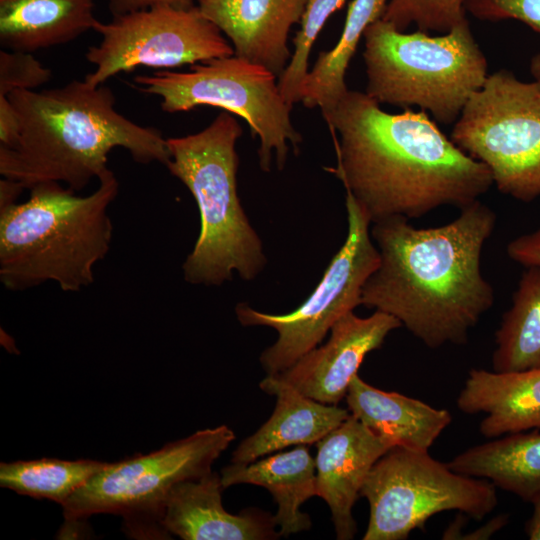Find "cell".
<instances>
[{"label": "cell", "instance_id": "6da1fadb", "mask_svg": "<svg viewBox=\"0 0 540 540\" xmlns=\"http://www.w3.org/2000/svg\"><path fill=\"white\" fill-rule=\"evenodd\" d=\"M322 115L334 137L332 171L372 224L443 206L460 210L493 185L489 169L423 110L388 113L365 92L348 89Z\"/></svg>", "mask_w": 540, "mask_h": 540}, {"label": "cell", "instance_id": "7a4b0ae2", "mask_svg": "<svg viewBox=\"0 0 540 540\" xmlns=\"http://www.w3.org/2000/svg\"><path fill=\"white\" fill-rule=\"evenodd\" d=\"M372 225L380 262L361 305L393 316L429 348L465 344L495 300L481 270L495 212L477 200L437 227L417 228L404 217Z\"/></svg>", "mask_w": 540, "mask_h": 540}, {"label": "cell", "instance_id": "3957f363", "mask_svg": "<svg viewBox=\"0 0 540 540\" xmlns=\"http://www.w3.org/2000/svg\"><path fill=\"white\" fill-rule=\"evenodd\" d=\"M21 131L16 145L0 147V174L31 189L43 182L65 183L80 191L108 169V155L126 149L141 164L170 160L166 139L115 109L106 85L73 80L62 87L15 90L8 95Z\"/></svg>", "mask_w": 540, "mask_h": 540}, {"label": "cell", "instance_id": "277c9868", "mask_svg": "<svg viewBox=\"0 0 540 540\" xmlns=\"http://www.w3.org/2000/svg\"><path fill=\"white\" fill-rule=\"evenodd\" d=\"M99 185L79 196L59 182H43L30 197L0 209V281L20 291L47 281L77 292L95 280L94 269L108 254L113 226L108 214L119 191L109 168Z\"/></svg>", "mask_w": 540, "mask_h": 540}, {"label": "cell", "instance_id": "5b68a950", "mask_svg": "<svg viewBox=\"0 0 540 540\" xmlns=\"http://www.w3.org/2000/svg\"><path fill=\"white\" fill-rule=\"evenodd\" d=\"M242 133L237 119L222 111L203 130L166 139V167L191 192L200 214L199 236L182 266L191 284L219 286L234 272L253 280L266 264L237 191L236 143Z\"/></svg>", "mask_w": 540, "mask_h": 540}, {"label": "cell", "instance_id": "8992f818", "mask_svg": "<svg viewBox=\"0 0 540 540\" xmlns=\"http://www.w3.org/2000/svg\"><path fill=\"white\" fill-rule=\"evenodd\" d=\"M363 38L365 93L379 104L418 107L441 124L455 123L489 75L467 19L436 36L379 19Z\"/></svg>", "mask_w": 540, "mask_h": 540}, {"label": "cell", "instance_id": "52a82bcc", "mask_svg": "<svg viewBox=\"0 0 540 540\" xmlns=\"http://www.w3.org/2000/svg\"><path fill=\"white\" fill-rule=\"evenodd\" d=\"M234 439L233 430L220 425L148 454L108 463L62 506L65 527L92 515L115 514L122 516L125 531L134 538H169L162 520L172 488L212 471V464Z\"/></svg>", "mask_w": 540, "mask_h": 540}, {"label": "cell", "instance_id": "ba28073f", "mask_svg": "<svg viewBox=\"0 0 540 540\" xmlns=\"http://www.w3.org/2000/svg\"><path fill=\"white\" fill-rule=\"evenodd\" d=\"M134 81L141 91L159 96L165 112L209 105L243 118L259 138L264 172L271 171L273 158L282 169L290 147L299 150L302 136L291 121L292 107L280 92L278 76L263 65L233 54L191 65L186 72L160 70Z\"/></svg>", "mask_w": 540, "mask_h": 540}, {"label": "cell", "instance_id": "9c48e42d", "mask_svg": "<svg viewBox=\"0 0 540 540\" xmlns=\"http://www.w3.org/2000/svg\"><path fill=\"white\" fill-rule=\"evenodd\" d=\"M450 138L489 169L502 194L522 202L540 197V79L522 81L504 69L489 74Z\"/></svg>", "mask_w": 540, "mask_h": 540}, {"label": "cell", "instance_id": "30bf717a", "mask_svg": "<svg viewBox=\"0 0 540 540\" xmlns=\"http://www.w3.org/2000/svg\"><path fill=\"white\" fill-rule=\"evenodd\" d=\"M360 496L369 503L363 540H404L430 517L458 511L480 521L497 504L488 480L453 471L427 450L391 447L370 470Z\"/></svg>", "mask_w": 540, "mask_h": 540}, {"label": "cell", "instance_id": "8fae6325", "mask_svg": "<svg viewBox=\"0 0 540 540\" xmlns=\"http://www.w3.org/2000/svg\"><path fill=\"white\" fill-rule=\"evenodd\" d=\"M348 232L344 244L330 261L319 284L294 311L287 314L259 312L246 303L235 308L243 326H266L278 333L274 344L260 355L267 375H276L317 347L332 326L361 305L363 287L377 269L380 255L368 216L346 192Z\"/></svg>", "mask_w": 540, "mask_h": 540}, {"label": "cell", "instance_id": "7c38bea8", "mask_svg": "<svg viewBox=\"0 0 540 540\" xmlns=\"http://www.w3.org/2000/svg\"><path fill=\"white\" fill-rule=\"evenodd\" d=\"M93 30L101 41L85 54L95 69L83 79L93 87L138 66L170 70L234 54L231 43L198 5L156 6L113 16L108 23L97 20Z\"/></svg>", "mask_w": 540, "mask_h": 540}, {"label": "cell", "instance_id": "4fadbf2b", "mask_svg": "<svg viewBox=\"0 0 540 540\" xmlns=\"http://www.w3.org/2000/svg\"><path fill=\"white\" fill-rule=\"evenodd\" d=\"M402 327L393 316L375 311L359 317L353 311L331 328L328 341L274 375L318 402L337 405L368 353L382 346L388 334Z\"/></svg>", "mask_w": 540, "mask_h": 540}, {"label": "cell", "instance_id": "5bb4252c", "mask_svg": "<svg viewBox=\"0 0 540 540\" xmlns=\"http://www.w3.org/2000/svg\"><path fill=\"white\" fill-rule=\"evenodd\" d=\"M316 444V496L330 509L336 538L351 540L357 531L353 506L370 470L391 446L351 414Z\"/></svg>", "mask_w": 540, "mask_h": 540}, {"label": "cell", "instance_id": "9a60e30c", "mask_svg": "<svg viewBox=\"0 0 540 540\" xmlns=\"http://www.w3.org/2000/svg\"><path fill=\"white\" fill-rule=\"evenodd\" d=\"M220 474L210 471L176 484L169 493L162 524L183 540H272L280 537L273 514L249 508L231 514L222 504Z\"/></svg>", "mask_w": 540, "mask_h": 540}, {"label": "cell", "instance_id": "2e32d148", "mask_svg": "<svg viewBox=\"0 0 540 540\" xmlns=\"http://www.w3.org/2000/svg\"><path fill=\"white\" fill-rule=\"evenodd\" d=\"M307 0H198L202 14L229 39L236 56L265 66L278 78L292 53L288 35Z\"/></svg>", "mask_w": 540, "mask_h": 540}, {"label": "cell", "instance_id": "e0dca14e", "mask_svg": "<svg viewBox=\"0 0 540 540\" xmlns=\"http://www.w3.org/2000/svg\"><path fill=\"white\" fill-rule=\"evenodd\" d=\"M259 387L276 398L274 411L240 442L231 463L246 464L283 448L317 443L350 416L348 409L309 398L274 375H267Z\"/></svg>", "mask_w": 540, "mask_h": 540}, {"label": "cell", "instance_id": "ac0fdd59", "mask_svg": "<svg viewBox=\"0 0 540 540\" xmlns=\"http://www.w3.org/2000/svg\"><path fill=\"white\" fill-rule=\"evenodd\" d=\"M457 407L466 414H485L479 432L488 439L540 429V368L511 372L471 369Z\"/></svg>", "mask_w": 540, "mask_h": 540}, {"label": "cell", "instance_id": "d6986e66", "mask_svg": "<svg viewBox=\"0 0 540 540\" xmlns=\"http://www.w3.org/2000/svg\"><path fill=\"white\" fill-rule=\"evenodd\" d=\"M345 399L350 414L391 447L428 451L452 421L446 409L378 389L359 375L352 379Z\"/></svg>", "mask_w": 540, "mask_h": 540}, {"label": "cell", "instance_id": "ffe728a7", "mask_svg": "<svg viewBox=\"0 0 540 540\" xmlns=\"http://www.w3.org/2000/svg\"><path fill=\"white\" fill-rule=\"evenodd\" d=\"M224 489L253 484L267 489L277 505L275 521L280 536L287 537L311 528L310 516L301 506L316 496L315 460L306 445L246 464L231 463L220 472Z\"/></svg>", "mask_w": 540, "mask_h": 540}, {"label": "cell", "instance_id": "44dd1931", "mask_svg": "<svg viewBox=\"0 0 540 540\" xmlns=\"http://www.w3.org/2000/svg\"><path fill=\"white\" fill-rule=\"evenodd\" d=\"M96 21L94 0H0V44L32 53L69 43Z\"/></svg>", "mask_w": 540, "mask_h": 540}, {"label": "cell", "instance_id": "7402d4cb", "mask_svg": "<svg viewBox=\"0 0 540 540\" xmlns=\"http://www.w3.org/2000/svg\"><path fill=\"white\" fill-rule=\"evenodd\" d=\"M447 464L531 503L540 494V432L507 434L470 447Z\"/></svg>", "mask_w": 540, "mask_h": 540}, {"label": "cell", "instance_id": "603a6c76", "mask_svg": "<svg viewBox=\"0 0 540 540\" xmlns=\"http://www.w3.org/2000/svg\"><path fill=\"white\" fill-rule=\"evenodd\" d=\"M389 0H353L336 45L319 53L302 84L301 102L321 112L331 110L348 90L346 71L365 30L382 18Z\"/></svg>", "mask_w": 540, "mask_h": 540}, {"label": "cell", "instance_id": "cb8c5ba5", "mask_svg": "<svg viewBox=\"0 0 540 540\" xmlns=\"http://www.w3.org/2000/svg\"><path fill=\"white\" fill-rule=\"evenodd\" d=\"M496 372L540 368V266L526 267L495 333Z\"/></svg>", "mask_w": 540, "mask_h": 540}, {"label": "cell", "instance_id": "d4e9b609", "mask_svg": "<svg viewBox=\"0 0 540 540\" xmlns=\"http://www.w3.org/2000/svg\"><path fill=\"white\" fill-rule=\"evenodd\" d=\"M108 463L91 459L41 458L0 464V486L63 506L70 496Z\"/></svg>", "mask_w": 540, "mask_h": 540}, {"label": "cell", "instance_id": "484cf974", "mask_svg": "<svg viewBox=\"0 0 540 540\" xmlns=\"http://www.w3.org/2000/svg\"><path fill=\"white\" fill-rule=\"evenodd\" d=\"M345 0H307L300 29L293 39L294 50L283 73L278 78L280 92L293 107L301 102L302 84L308 73V60L320 31L328 18L339 10Z\"/></svg>", "mask_w": 540, "mask_h": 540}, {"label": "cell", "instance_id": "4316f807", "mask_svg": "<svg viewBox=\"0 0 540 540\" xmlns=\"http://www.w3.org/2000/svg\"><path fill=\"white\" fill-rule=\"evenodd\" d=\"M466 0H389L381 19L398 30L415 25L424 32L446 33L466 20Z\"/></svg>", "mask_w": 540, "mask_h": 540}, {"label": "cell", "instance_id": "83f0119b", "mask_svg": "<svg viewBox=\"0 0 540 540\" xmlns=\"http://www.w3.org/2000/svg\"><path fill=\"white\" fill-rule=\"evenodd\" d=\"M51 78L52 71L32 53L0 51V96H8L15 90H33Z\"/></svg>", "mask_w": 540, "mask_h": 540}, {"label": "cell", "instance_id": "f1b7e54d", "mask_svg": "<svg viewBox=\"0 0 540 540\" xmlns=\"http://www.w3.org/2000/svg\"><path fill=\"white\" fill-rule=\"evenodd\" d=\"M465 11L482 21L517 20L540 34V0H466Z\"/></svg>", "mask_w": 540, "mask_h": 540}, {"label": "cell", "instance_id": "f546056e", "mask_svg": "<svg viewBox=\"0 0 540 540\" xmlns=\"http://www.w3.org/2000/svg\"><path fill=\"white\" fill-rule=\"evenodd\" d=\"M507 255L525 267L540 266V228L513 239L507 245Z\"/></svg>", "mask_w": 540, "mask_h": 540}, {"label": "cell", "instance_id": "4dcf8cb0", "mask_svg": "<svg viewBox=\"0 0 540 540\" xmlns=\"http://www.w3.org/2000/svg\"><path fill=\"white\" fill-rule=\"evenodd\" d=\"M21 124L8 96H0V147L12 148L19 140Z\"/></svg>", "mask_w": 540, "mask_h": 540}, {"label": "cell", "instance_id": "1f68e13d", "mask_svg": "<svg viewBox=\"0 0 540 540\" xmlns=\"http://www.w3.org/2000/svg\"><path fill=\"white\" fill-rule=\"evenodd\" d=\"M198 0H107L108 8L113 16L144 10L156 6H170L187 9L195 6Z\"/></svg>", "mask_w": 540, "mask_h": 540}, {"label": "cell", "instance_id": "d6a6232c", "mask_svg": "<svg viewBox=\"0 0 540 540\" xmlns=\"http://www.w3.org/2000/svg\"><path fill=\"white\" fill-rule=\"evenodd\" d=\"M24 186L18 181L4 178L0 181V209L17 203L16 200Z\"/></svg>", "mask_w": 540, "mask_h": 540}, {"label": "cell", "instance_id": "836d02e7", "mask_svg": "<svg viewBox=\"0 0 540 540\" xmlns=\"http://www.w3.org/2000/svg\"><path fill=\"white\" fill-rule=\"evenodd\" d=\"M533 512L525 524V532L529 539L540 540V494L531 502Z\"/></svg>", "mask_w": 540, "mask_h": 540}, {"label": "cell", "instance_id": "e575fe53", "mask_svg": "<svg viewBox=\"0 0 540 540\" xmlns=\"http://www.w3.org/2000/svg\"><path fill=\"white\" fill-rule=\"evenodd\" d=\"M530 72L534 79H540V50L531 58Z\"/></svg>", "mask_w": 540, "mask_h": 540}]
</instances>
